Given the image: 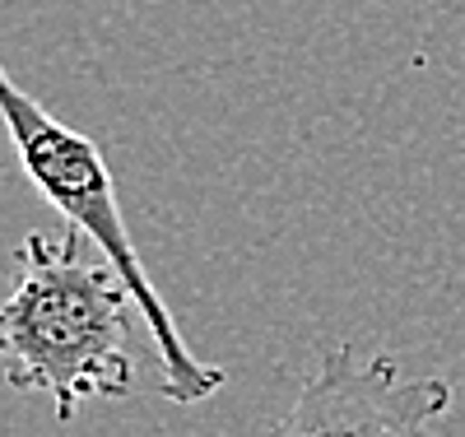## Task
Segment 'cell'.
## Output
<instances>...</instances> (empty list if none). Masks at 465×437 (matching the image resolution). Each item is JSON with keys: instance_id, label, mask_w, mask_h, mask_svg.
<instances>
[{"instance_id": "obj_1", "label": "cell", "mask_w": 465, "mask_h": 437, "mask_svg": "<svg viewBox=\"0 0 465 437\" xmlns=\"http://www.w3.org/2000/svg\"><path fill=\"white\" fill-rule=\"evenodd\" d=\"M80 228L28 233L19 280L0 303V377L52 401L74 423L84 401H126L135 391V316L144 312L107 256L80 252Z\"/></svg>"}, {"instance_id": "obj_2", "label": "cell", "mask_w": 465, "mask_h": 437, "mask_svg": "<svg viewBox=\"0 0 465 437\" xmlns=\"http://www.w3.org/2000/svg\"><path fill=\"white\" fill-rule=\"evenodd\" d=\"M0 126H5V135L19 154L24 177L43 191V201L56 205L70 228L89 233V243L131 284V293L144 312V331L153 340V353H159V395L173 405L210 401V395L228 382V372L219 363L196 359L191 344L182 340L163 293L153 289L149 270H144L131 233H126L122 195H116V182H112L103 149L89 135L70 131L61 116H52L33 94H24L5 65H0Z\"/></svg>"}, {"instance_id": "obj_3", "label": "cell", "mask_w": 465, "mask_h": 437, "mask_svg": "<svg viewBox=\"0 0 465 437\" xmlns=\"http://www.w3.org/2000/svg\"><path fill=\"white\" fill-rule=\"evenodd\" d=\"M447 410V377H401L391 353L331 344L270 437H423Z\"/></svg>"}]
</instances>
